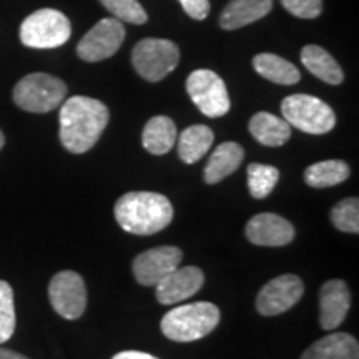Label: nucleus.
Here are the masks:
<instances>
[{
  "instance_id": "1",
  "label": "nucleus",
  "mask_w": 359,
  "mask_h": 359,
  "mask_svg": "<svg viewBox=\"0 0 359 359\" xmlns=\"http://www.w3.org/2000/svg\"><path fill=\"white\" fill-rule=\"evenodd\" d=\"M110 111L95 98L75 95L62 103L60 142L70 154H85L100 138L109 123Z\"/></svg>"
},
{
  "instance_id": "2",
  "label": "nucleus",
  "mask_w": 359,
  "mask_h": 359,
  "mask_svg": "<svg viewBox=\"0 0 359 359\" xmlns=\"http://www.w3.org/2000/svg\"><path fill=\"white\" fill-rule=\"evenodd\" d=\"M115 218L125 231L154 235L173 219V206L165 195L154 191H130L115 203Z\"/></svg>"
},
{
  "instance_id": "3",
  "label": "nucleus",
  "mask_w": 359,
  "mask_h": 359,
  "mask_svg": "<svg viewBox=\"0 0 359 359\" xmlns=\"http://www.w3.org/2000/svg\"><path fill=\"white\" fill-rule=\"evenodd\" d=\"M219 309L213 303L198 302L183 304L168 311L161 320V333L178 343L205 338L218 326Z\"/></svg>"
},
{
  "instance_id": "4",
  "label": "nucleus",
  "mask_w": 359,
  "mask_h": 359,
  "mask_svg": "<svg viewBox=\"0 0 359 359\" xmlns=\"http://www.w3.org/2000/svg\"><path fill=\"white\" fill-rule=\"evenodd\" d=\"M67 85L48 74H30L13 88V102L30 114H48L65 100Z\"/></svg>"
},
{
  "instance_id": "5",
  "label": "nucleus",
  "mask_w": 359,
  "mask_h": 359,
  "mask_svg": "<svg viewBox=\"0 0 359 359\" xmlns=\"http://www.w3.org/2000/svg\"><path fill=\"white\" fill-rule=\"evenodd\" d=\"M283 118L304 133L325 135L334 128L336 115L327 103L306 93H294L281 103Z\"/></svg>"
},
{
  "instance_id": "6",
  "label": "nucleus",
  "mask_w": 359,
  "mask_h": 359,
  "mask_svg": "<svg viewBox=\"0 0 359 359\" xmlns=\"http://www.w3.org/2000/svg\"><path fill=\"white\" fill-rule=\"evenodd\" d=\"M70 35V20L53 8L30 13L20 25L22 43L30 48H57L69 42Z\"/></svg>"
},
{
  "instance_id": "7",
  "label": "nucleus",
  "mask_w": 359,
  "mask_h": 359,
  "mask_svg": "<svg viewBox=\"0 0 359 359\" xmlns=\"http://www.w3.org/2000/svg\"><path fill=\"white\" fill-rule=\"evenodd\" d=\"M132 62L142 79L148 82H160L177 69L180 48L167 39H143L135 45Z\"/></svg>"
},
{
  "instance_id": "8",
  "label": "nucleus",
  "mask_w": 359,
  "mask_h": 359,
  "mask_svg": "<svg viewBox=\"0 0 359 359\" xmlns=\"http://www.w3.org/2000/svg\"><path fill=\"white\" fill-rule=\"evenodd\" d=\"M187 92L201 114L210 118H219L230 111L231 102L226 85L213 70L191 72L187 79Z\"/></svg>"
},
{
  "instance_id": "9",
  "label": "nucleus",
  "mask_w": 359,
  "mask_h": 359,
  "mask_svg": "<svg viewBox=\"0 0 359 359\" xmlns=\"http://www.w3.org/2000/svg\"><path fill=\"white\" fill-rule=\"evenodd\" d=\"M48 298L55 311L65 320H79L87 308V288L79 273L60 271L48 285Z\"/></svg>"
},
{
  "instance_id": "10",
  "label": "nucleus",
  "mask_w": 359,
  "mask_h": 359,
  "mask_svg": "<svg viewBox=\"0 0 359 359\" xmlns=\"http://www.w3.org/2000/svg\"><path fill=\"white\" fill-rule=\"evenodd\" d=\"M125 40V27L120 20L102 19L97 22L77 45L79 57L85 62H102L115 55Z\"/></svg>"
},
{
  "instance_id": "11",
  "label": "nucleus",
  "mask_w": 359,
  "mask_h": 359,
  "mask_svg": "<svg viewBox=\"0 0 359 359\" xmlns=\"http://www.w3.org/2000/svg\"><path fill=\"white\" fill-rule=\"evenodd\" d=\"M303 281L294 275H281L268 281L257 296V309L263 316L286 313L303 298Z\"/></svg>"
},
{
  "instance_id": "12",
  "label": "nucleus",
  "mask_w": 359,
  "mask_h": 359,
  "mask_svg": "<svg viewBox=\"0 0 359 359\" xmlns=\"http://www.w3.org/2000/svg\"><path fill=\"white\" fill-rule=\"evenodd\" d=\"M183 253L177 246H158L143 251L133 259V275L143 286H155L182 263Z\"/></svg>"
},
{
  "instance_id": "13",
  "label": "nucleus",
  "mask_w": 359,
  "mask_h": 359,
  "mask_svg": "<svg viewBox=\"0 0 359 359\" xmlns=\"http://www.w3.org/2000/svg\"><path fill=\"white\" fill-rule=\"evenodd\" d=\"M245 235L257 246H286L294 240V226L275 213H259L246 223Z\"/></svg>"
},
{
  "instance_id": "14",
  "label": "nucleus",
  "mask_w": 359,
  "mask_h": 359,
  "mask_svg": "<svg viewBox=\"0 0 359 359\" xmlns=\"http://www.w3.org/2000/svg\"><path fill=\"white\" fill-rule=\"evenodd\" d=\"M205 283V275L200 268L185 266L175 268L156 286V299L161 304H175L185 302L196 294Z\"/></svg>"
},
{
  "instance_id": "15",
  "label": "nucleus",
  "mask_w": 359,
  "mask_h": 359,
  "mask_svg": "<svg viewBox=\"0 0 359 359\" xmlns=\"http://www.w3.org/2000/svg\"><path fill=\"white\" fill-rule=\"evenodd\" d=\"M351 308V293L343 280H330L320 290V325L333 331L346 320Z\"/></svg>"
},
{
  "instance_id": "16",
  "label": "nucleus",
  "mask_w": 359,
  "mask_h": 359,
  "mask_svg": "<svg viewBox=\"0 0 359 359\" xmlns=\"http://www.w3.org/2000/svg\"><path fill=\"white\" fill-rule=\"evenodd\" d=\"M273 8V0H231L219 15V27L236 30L266 17Z\"/></svg>"
},
{
  "instance_id": "17",
  "label": "nucleus",
  "mask_w": 359,
  "mask_h": 359,
  "mask_svg": "<svg viewBox=\"0 0 359 359\" xmlns=\"http://www.w3.org/2000/svg\"><path fill=\"white\" fill-rule=\"evenodd\" d=\"M245 150L243 147L238 145L235 142H224L222 145L217 147L210 156L208 163L205 167V182L208 185H215L224 180L228 175L235 173L240 165L243 163Z\"/></svg>"
},
{
  "instance_id": "18",
  "label": "nucleus",
  "mask_w": 359,
  "mask_h": 359,
  "mask_svg": "<svg viewBox=\"0 0 359 359\" xmlns=\"http://www.w3.org/2000/svg\"><path fill=\"white\" fill-rule=\"evenodd\" d=\"M302 359H359V344L348 333H333L313 343Z\"/></svg>"
},
{
  "instance_id": "19",
  "label": "nucleus",
  "mask_w": 359,
  "mask_h": 359,
  "mask_svg": "<svg viewBox=\"0 0 359 359\" xmlns=\"http://www.w3.org/2000/svg\"><path fill=\"white\" fill-rule=\"evenodd\" d=\"M250 133L264 147H281L290 140L291 127L285 118L259 111L250 120Z\"/></svg>"
},
{
  "instance_id": "20",
  "label": "nucleus",
  "mask_w": 359,
  "mask_h": 359,
  "mask_svg": "<svg viewBox=\"0 0 359 359\" xmlns=\"http://www.w3.org/2000/svg\"><path fill=\"white\" fill-rule=\"evenodd\" d=\"M177 125L168 116L158 115L150 118L143 128L142 142L151 155H165L177 143Z\"/></svg>"
},
{
  "instance_id": "21",
  "label": "nucleus",
  "mask_w": 359,
  "mask_h": 359,
  "mask_svg": "<svg viewBox=\"0 0 359 359\" xmlns=\"http://www.w3.org/2000/svg\"><path fill=\"white\" fill-rule=\"evenodd\" d=\"M302 62L314 77L330 85L343 83L344 74L338 62L318 45H306L302 50Z\"/></svg>"
},
{
  "instance_id": "22",
  "label": "nucleus",
  "mask_w": 359,
  "mask_h": 359,
  "mask_svg": "<svg viewBox=\"0 0 359 359\" xmlns=\"http://www.w3.org/2000/svg\"><path fill=\"white\" fill-rule=\"evenodd\" d=\"M213 130L206 125H191L180 133L178 156L180 160L191 165L203 158L213 145Z\"/></svg>"
},
{
  "instance_id": "23",
  "label": "nucleus",
  "mask_w": 359,
  "mask_h": 359,
  "mask_svg": "<svg viewBox=\"0 0 359 359\" xmlns=\"http://www.w3.org/2000/svg\"><path fill=\"white\" fill-rule=\"evenodd\" d=\"M253 67L263 79L273 83L294 85L302 79L299 70L291 62L275 53H258L253 58Z\"/></svg>"
},
{
  "instance_id": "24",
  "label": "nucleus",
  "mask_w": 359,
  "mask_h": 359,
  "mask_svg": "<svg viewBox=\"0 0 359 359\" xmlns=\"http://www.w3.org/2000/svg\"><path fill=\"white\" fill-rule=\"evenodd\" d=\"M351 168L343 160H325L304 170V182L313 188H330L346 182Z\"/></svg>"
},
{
  "instance_id": "25",
  "label": "nucleus",
  "mask_w": 359,
  "mask_h": 359,
  "mask_svg": "<svg viewBox=\"0 0 359 359\" xmlns=\"http://www.w3.org/2000/svg\"><path fill=\"white\" fill-rule=\"evenodd\" d=\"M248 188L253 198L263 200L275 190L278 180H280V172L271 165L263 163H250L248 165Z\"/></svg>"
},
{
  "instance_id": "26",
  "label": "nucleus",
  "mask_w": 359,
  "mask_h": 359,
  "mask_svg": "<svg viewBox=\"0 0 359 359\" xmlns=\"http://www.w3.org/2000/svg\"><path fill=\"white\" fill-rule=\"evenodd\" d=\"M331 222L334 228L344 233H359V200L344 198L331 210Z\"/></svg>"
},
{
  "instance_id": "27",
  "label": "nucleus",
  "mask_w": 359,
  "mask_h": 359,
  "mask_svg": "<svg viewBox=\"0 0 359 359\" xmlns=\"http://www.w3.org/2000/svg\"><path fill=\"white\" fill-rule=\"evenodd\" d=\"M15 331V303L12 286L0 280V344L7 343Z\"/></svg>"
},
{
  "instance_id": "28",
  "label": "nucleus",
  "mask_w": 359,
  "mask_h": 359,
  "mask_svg": "<svg viewBox=\"0 0 359 359\" xmlns=\"http://www.w3.org/2000/svg\"><path fill=\"white\" fill-rule=\"evenodd\" d=\"M102 6L110 13H114V19L127 24L142 25L148 20L145 8L140 6L138 0H100Z\"/></svg>"
},
{
  "instance_id": "29",
  "label": "nucleus",
  "mask_w": 359,
  "mask_h": 359,
  "mask_svg": "<svg viewBox=\"0 0 359 359\" xmlns=\"http://www.w3.org/2000/svg\"><path fill=\"white\" fill-rule=\"evenodd\" d=\"M281 4L299 19H316L323 12V0H281Z\"/></svg>"
},
{
  "instance_id": "30",
  "label": "nucleus",
  "mask_w": 359,
  "mask_h": 359,
  "mask_svg": "<svg viewBox=\"0 0 359 359\" xmlns=\"http://www.w3.org/2000/svg\"><path fill=\"white\" fill-rule=\"evenodd\" d=\"M191 19L203 20L210 13V2L208 0H178Z\"/></svg>"
},
{
  "instance_id": "31",
  "label": "nucleus",
  "mask_w": 359,
  "mask_h": 359,
  "mask_svg": "<svg viewBox=\"0 0 359 359\" xmlns=\"http://www.w3.org/2000/svg\"><path fill=\"white\" fill-rule=\"evenodd\" d=\"M111 359H160V358L154 356V354L142 353V351H122V353L115 354Z\"/></svg>"
},
{
  "instance_id": "32",
  "label": "nucleus",
  "mask_w": 359,
  "mask_h": 359,
  "mask_svg": "<svg viewBox=\"0 0 359 359\" xmlns=\"http://www.w3.org/2000/svg\"><path fill=\"white\" fill-rule=\"evenodd\" d=\"M0 359H30L24 356V354L17 353V351H12V349H4L0 348Z\"/></svg>"
},
{
  "instance_id": "33",
  "label": "nucleus",
  "mask_w": 359,
  "mask_h": 359,
  "mask_svg": "<svg viewBox=\"0 0 359 359\" xmlns=\"http://www.w3.org/2000/svg\"><path fill=\"white\" fill-rule=\"evenodd\" d=\"M4 145H6V137H4L2 130H0V150H2Z\"/></svg>"
}]
</instances>
